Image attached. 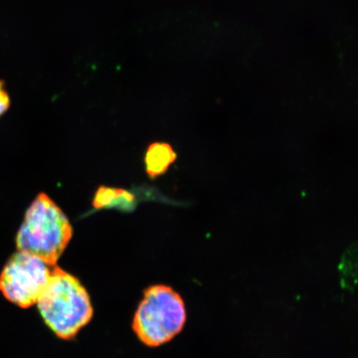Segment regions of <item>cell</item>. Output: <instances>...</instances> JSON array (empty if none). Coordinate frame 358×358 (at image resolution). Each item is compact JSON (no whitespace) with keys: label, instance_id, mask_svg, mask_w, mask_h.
<instances>
[{"label":"cell","instance_id":"3","mask_svg":"<svg viewBox=\"0 0 358 358\" xmlns=\"http://www.w3.org/2000/svg\"><path fill=\"white\" fill-rule=\"evenodd\" d=\"M186 321L180 295L169 286L155 285L145 292L134 315L133 329L145 345L158 347L180 333Z\"/></svg>","mask_w":358,"mask_h":358},{"label":"cell","instance_id":"7","mask_svg":"<svg viewBox=\"0 0 358 358\" xmlns=\"http://www.w3.org/2000/svg\"><path fill=\"white\" fill-rule=\"evenodd\" d=\"M10 106V96H8L6 89H4L3 83L0 80V117L6 113Z\"/></svg>","mask_w":358,"mask_h":358},{"label":"cell","instance_id":"1","mask_svg":"<svg viewBox=\"0 0 358 358\" xmlns=\"http://www.w3.org/2000/svg\"><path fill=\"white\" fill-rule=\"evenodd\" d=\"M37 303L45 323L62 339L75 337L93 315L86 289L75 276L57 266Z\"/></svg>","mask_w":358,"mask_h":358},{"label":"cell","instance_id":"2","mask_svg":"<svg viewBox=\"0 0 358 358\" xmlns=\"http://www.w3.org/2000/svg\"><path fill=\"white\" fill-rule=\"evenodd\" d=\"M73 236L69 219L47 194H39L27 210L16 236L20 252L55 266Z\"/></svg>","mask_w":358,"mask_h":358},{"label":"cell","instance_id":"6","mask_svg":"<svg viewBox=\"0 0 358 358\" xmlns=\"http://www.w3.org/2000/svg\"><path fill=\"white\" fill-rule=\"evenodd\" d=\"M93 206L96 209L117 208L129 212L134 208V196L127 190L102 186L94 196Z\"/></svg>","mask_w":358,"mask_h":358},{"label":"cell","instance_id":"5","mask_svg":"<svg viewBox=\"0 0 358 358\" xmlns=\"http://www.w3.org/2000/svg\"><path fill=\"white\" fill-rule=\"evenodd\" d=\"M177 155L167 143H154L148 148L145 155V169L150 178H156L166 173L176 162Z\"/></svg>","mask_w":358,"mask_h":358},{"label":"cell","instance_id":"4","mask_svg":"<svg viewBox=\"0 0 358 358\" xmlns=\"http://www.w3.org/2000/svg\"><path fill=\"white\" fill-rule=\"evenodd\" d=\"M48 266L41 259L19 250L8 259L0 275V290L17 306H34L50 278Z\"/></svg>","mask_w":358,"mask_h":358}]
</instances>
